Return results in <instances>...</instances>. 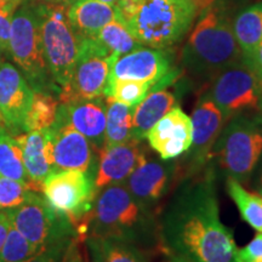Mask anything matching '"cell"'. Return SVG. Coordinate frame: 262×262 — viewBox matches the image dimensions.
I'll use <instances>...</instances> for the list:
<instances>
[{
    "mask_svg": "<svg viewBox=\"0 0 262 262\" xmlns=\"http://www.w3.org/2000/svg\"><path fill=\"white\" fill-rule=\"evenodd\" d=\"M258 111H260L262 114V90H261V95H260V101H258Z\"/></svg>",
    "mask_w": 262,
    "mask_h": 262,
    "instance_id": "obj_44",
    "label": "cell"
},
{
    "mask_svg": "<svg viewBox=\"0 0 262 262\" xmlns=\"http://www.w3.org/2000/svg\"><path fill=\"white\" fill-rule=\"evenodd\" d=\"M48 2H58V3H64V4L71 5L72 3H74L75 0H48Z\"/></svg>",
    "mask_w": 262,
    "mask_h": 262,
    "instance_id": "obj_43",
    "label": "cell"
},
{
    "mask_svg": "<svg viewBox=\"0 0 262 262\" xmlns=\"http://www.w3.org/2000/svg\"><path fill=\"white\" fill-rule=\"evenodd\" d=\"M182 68L199 80H214L226 68L242 61L232 21L224 10L205 9L180 56Z\"/></svg>",
    "mask_w": 262,
    "mask_h": 262,
    "instance_id": "obj_4",
    "label": "cell"
},
{
    "mask_svg": "<svg viewBox=\"0 0 262 262\" xmlns=\"http://www.w3.org/2000/svg\"><path fill=\"white\" fill-rule=\"evenodd\" d=\"M33 5L37 12L49 72L62 90L72 79L81 39L73 31L68 19L70 5L58 2H42Z\"/></svg>",
    "mask_w": 262,
    "mask_h": 262,
    "instance_id": "obj_5",
    "label": "cell"
},
{
    "mask_svg": "<svg viewBox=\"0 0 262 262\" xmlns=\"http://www.w3.org/2000/svg\"><path fill=\"white\" fill-rule=\"evenodd\" d=\"M98 164L94 178L95 189L124 183L134 170L145 162L146 148L142 141L130 139L119 145L102 147L98 150Z\"/></svg>",
    "mask_w": 262,
    "mask_h": 262,
    "instance_id": "obj_15",
    "label": "cell"
},
{
    "mask_svg": "<svg viewBox=\"0 0 262 262\" xmlns=\"http://www.w3.org/2000/svg\"><path fill=\"white\" fill-rule=\"evenodd\" d=\"M153 84L147 81L108 79V84L103 97L112 98L118 102L135 107L152 90Z\"/></svg>",
    "mask_w": 262,
    "mask_h": 262,
    "instance_id": "obj_30",
    "label": "cell"
},
{
    "mask_svg": "<svg viewBox=\"0 0 262 262\" xmlns=\"http://www.w3.org/2000/svg\"><path fill=\"white\" fill-rule=\"evenodd\" d=\"M232 27L242 51V61H247L262 42V3L239 12L232 22Z\"/></svg>",
    "mask_w": 262,
    "mask_h": 262,
    "instance_id": "obj_23",
    "label": "cell"
},
{
    "mask_svg": "<svg viewBox=\"0 0 262 262\" xmlns=\"http://www.w3.org/2000/svg\"><path fill=\"white\" fill-rule=\"evenodd\" d=\"M262 83L243 61L226 68L206 93L221 111L225 122L250 111H258Z\"/></svg>",
    "mask_w": 262,
    "mask_h": 262,
    "instance_id": "obj_11",
    "label": "cell"
},
{
    "mask_svg": "<svg viewBox=\"0 0 262 262\" xmlns=\"http://www.w3.org/2000/svg\"><path fill=\"white\" fill-rule=\"evenodd\" d=\"M2 54H3V49L0 47V57H2Z\"/></svg>",
    "mask_w": 262,
    "mask_h": 262,
    "instance_id": "obj_46",
    "label": "cell"
},
{
    "mask_svg": "<svg viewBox=\"0 0 262 262\" xmlns=\"http://www.w3.org/2000/svg\"><path fill=\"white\" fill-rule=\"evenodd\" d=\"M226 189L237 205L242 219L255 231L262 232V194L248 191L233 178H227Z\"/></svg>",
    "mask_w": 262,
    "mask_h": 262,
    "instance_id": "obj_26",
    "label": "cell"
},
{
    "mask_svg": "<svg viewBox=\"0 0 262 262\" xmlns=\"http://www.w3.org/2000/svg\"><path fill=\"white\" fill-rule=\"evenodd\" d=\"M178 175V164L171 160L147 159L126 179L131 195L155 212L160 202L168 195Z\"/></svg>",
    "mask_w": 262,
    "mask_h": 262,
    "instance_id": "obj_13",
    "label": "cell"
},
{
    "mask_svg": "<svg viewBox=\"0 0 262 262\" xmlns=\"http://www.w3.org/2000/svg\"><path fill=\"white\" fill-rule=\"evenodd\" d=\"M21 5V0H0V10L12 16Z\"/></svg>",
    "mask_w": 262,
    "mask_h": 262,
    "instance_id": "obj_39",
    "label": "cell"
},
{
    "mask_svg": "<svg viewBox=\"0 0 262 262\" xmlns=\"http://www.w3.org/2000/svg\"><path fill=\"white\" fill-rule=\"evenodd\" d=\"M33 95L31 85L15 66L0 63V119L10 133L24 131Z\"/></svg>",
    "mask_w": 262,
    "mask_h": 262,
    "instance_id": "obj_14",
    "label": "cell"
},
{
    "mask_svg": "<svg viewBox=\"0 0 262 262\" xmlns=\"http://www.w3.org/2000/svg\"><path fill=\"white\" fill-rule=\"evenodd\" d=\"M94 172L62 170L52 172L42 183V194L51 208L70 219L78 238H86L90 211L96 189Z\"/></svg>",
    "mask_w": 262,
    "mask_h": 262,
    "instance_id": "obj_9",
    "label": "cell"
},
{
    "mask_svg": "<svg viewBox=\"0 0 262 262\" xmlns=\"http://www.w3.org/2000/svg\"><path fill=\"white\" fill-rule=\"evenodd\" d=\"M54 142L55 172L62 170H80L93 172L94 146L57 114L50 127Z\"/></svg>",
    "mask_w": 262,
    "mask_h": 262,
    "instance_id": "obj_18",
    "label": "cell"
},
{
    "mask_svg": "<svg viewBox=\"0 0 262 262\" xmlns=\"http://www.w3.org/2000/svg\"><path fill=\"white\" fill-rule=\"evenodd\" d=\"M22 4H37V3L48 2V0H21Z\"/></svg>",
    "mask_w": 262,
    "mask_h": 262,
    "instance_id": "obj_41",
    "label": "cell"
},
{
    "mask_svg": "<svg viewBox=\"0 0 262 262\" xmlns=\"http://www.w3.org/2000/svg\"><path fill=\"white\" fill-rule=\"evenodd\" d=\"M235 262H262V232L244 248L238 249Z\"/></svg>",
    "mask_w": 262,
    "mask_h": 262,
    "instance_id": "obj_33",
    "label": "cell"
},
{
    "mask_svg": "<svg viewBox=\"0 0 262 262\" xmlns=\"http://www.w3.org/2000/svg\"><path fill=\"white\" fill-rule=\"evenodd\" d=\"M116 9L137 41L166 50L187 34L198 5L195 0H119Z\"/></svg>",
    "mask_w": 262,
    "mask_h": 262,
    "instance_id": "obj_3",
    "label": "cell"
},
{
    "mask_svg": "<svg viewBox=\"0 0 262 262\" xmlns=\"http://www.w3.org/2000/svg\"><path fill=\"white\" fill-rule=\"evenodd\" d=\"M94 38L111 54L117 56H123L143 47L133 37L126 26L120 19H118V17L104 26Z\"/></svg>",
    "mask_w": 262,
    "mask_h": 262,
    "instance_id": "obj_29",
    "label": "cell"
},
{
    "mask_svg": "<svg viewBox=\"0 0 262 262\" xmlns=\"http://www.w3.org/2000/svg\"><path fill=\"white\" fill-rule=\"evenodd\" d=\"M10 227H11V222H10L8 212L6 210H0V251H2L5 239L8 237Z\"/></svg>",
    "mask_w": 262,
    "mask_h": 262,
    "instance_id": "obj_38",
    "label": "cell"
},
{
    "mask_svg": "<svg viewBox=\"0 0 262 262\" xmlns=\"http://www.w3.org/2000/svg\"><path fill=\"white\" fill-rule=\"evenodd\" d=\"M245 64L254 72L258 80L262 83V42L256 48L251 57L247 61H243Z\"/></svg>",
    "mask_w": 262,
    "mask_h": 262,
    "instance_id": "obj_37",
    "label": "cell"
},
{
    "mask_svg": "<svg viewBox=\"0 0 262 262\" xmlns=\"http://www.w3.org/2000/svg\"><path fill=\"white\" fill-rule=\"evenodd\" d=\"M98 2H102V3H104V4H110V5L116 6L117 3L119 2V0H98Z\"/></svg>",
    "mask_w": 262,
    "mask_h": 262,
    "instance_id": "obj_42",
    "label": "cell"
},
{
    "mask_svg": "<svg viewBox=\"0 0 262 262\" xmlns=\"http://www.w3.org/2000/svg\"><path fill=\"white\" fill-rule=\"evenodd\" d=\"M84 242H81L80 239L75 238L68 244V247L66 248L63 255H62L60 262H88L83 254V247Z\"/></svg>",
    "mask_w": 262,
    "mask_h": 262,
    "instance_id": "obj_35",
    "label": "cell"
},
{
    "mask_svg": "<svg viewBox=\"0 0 262 262\" xmlns=\"http://www.w3.org/2000/svg\"><path fill=\"white\" fill-rule=\"evenodd\" d=\"M91 262H148L145 251L116 238L86 237Z\"/></svg>",
    "mask_w": 262,
    "mask_h": 262,
    "instance_id": "obj_24",
    "label": "cell"
},
{
    "mask_svg": "<svg viewBox=\"0 0 262 262\" xmlns=\"http://www.w3.org/2000/svg\"><path fill=\"white\" fill-rule=\"evenodd\" d=\"M88 237L120 239L143 251L160 244L156 214L131 195L125 183L107 186L96 192Z\"/></svg>",
    "mask_w": 262,
    "mask_h": 262,
    "instance_id": "obj_2",
    "label": "cell"
},
{
    "mask_svg": "<svg viewBox=\"0 0 262 262\" xmlns=\"http://www.w3.org/2000/svg\"><path fill=\"white\" fill-rule=\"evenodd\" d=\"M6 212L12 227L38 251L70 244L74 238H78L70 219L51 208L41 192L29 189L26 201Z\"/></svg>",
    "mask_w": 262,
    "mask_h": 262,
    "instance_id": "obj_8",
    "label": "cell"
},
{
    "mask_svg": "<svg viewBox=\"0 0 262 262\" xmlns=\"http://www.w3.org/2000/svg\"><path fill=\"white\" fill-rule=\"evenodd\" d=\"M118 57L95 38L81 39L72 79L58 95L60 103L103 97L111 68Z\"/></svg>",
    "mask_w": 262,
    "mask_h": 262,
    "instance_id": "obj_10",
    "label": "cell"
},
{
    "mask_svg": "<svg viewBox=\"0 0 262 262\" xmlns=\"http://www.w3.org/2000/svg\"><path fill=\"white\" fill-rule=\"evenodd\" d=\"M38 250L11 226L0 251V262H26Z\"/></svg>",
    "mask_w": 262,
    "mask_h": 262,
    "instance_id": "obj_31",
    "label": "cell"
},
{
    "mask_svg": "<svg viewBox=\"0 0 262 262\" xmlns=\"http://www.w3.org/2000/svg\"><path fill=\"white\" fill-rule=\"evenodd\" d=\"M106 98V136L103 147L119 145L131 139L134 107Z\"/></svg>",
    "mask_w": 262,
    "mask_h": 262,
    "instance_id": "obj_25",
    "label": "cell"
},
{
    "mask_svg": "<svg viewBox=\"0 0 262 262\" xmlns=\"http://www.w3.org/2000/svg\"><path fill=\"white\" fill-rule=\"evenodd\" d=\"M260 183H261V187H262V172H261V176H260Z\"/></svg>",
    "mask_w": 262,
    "mask_h": 262,
    "instance_id": "obj_45",
    "label": "cell"
},
{
    "mask_svg": "<svg viewBox=\"0 0 262 262\" xmlns=\"http://www.w3.org/2000/svg\"><path fill=\"white\" fill-rule=\"evenodd\" d=\"M176 94L166 89L150 91L139 104L134 107L131 139L142 141L146 139L147 133L160 118L178 104Z\"/></svg>",
    "mask_w": 262,
    "mask_h": 262,
    "instance_id": "obj_22",
    "label": "cell"
},
{
    "mask_svg": "<svg viewBox=\"0 0 262 262\" xmlns=\"http://www.w3.org/2000/svg\"><path fill=\"white\" fill-rule=\"evenodd\" d=\"M262 156V114H238L229 119L211 150L228 178L245 182Z\"/></svg>",
    "mask_w": 262,
    "mask_h": 262,
    "instance_id": "obj_6",
    "label": "cell"
},
{
    "mask_svg": "<svg viewBox=\"0 0 262 262\" xmlns=\"http://www.w3.org/2000/svg\"><path fill=\"white\" fill-rule=\"evenodd\" d=\"M29 187L25 182L0 175V210H10L26 201Z\"/></svg>",
    "mask_w": 262,
    "mask_h": 262,
    "instance_id": "obj_32",
    "label": "cell"
},
{
    "mask_svg": "<svg viewBox=\"0 0 262 262\" xmlns=\"http://www.w3.org/2000/svg\"><path fill=\"white\" fill-rule=\"evenodd\" d=\"M67 247L68 244L42 249V250L38 251L37 254L33 255L32 257H29L26 262H60L62 255H63Z\"/></svg>",
    "mask_w": 262,
    "mask_h": 262,
    "instance_id": "obj_34",
    "label": "cell"
},
{
    "mask_svg": "<svg viewBox=\"0 0 262 262\" xmlns=\"http://www.w3.org/2000/svg\"><path fill=\"white\" fill-rule=\"evenodd\" d=\"M172 70V56L168 50L142 47L118 57L108 79L147 81L155 86Z\"/></svg>",
    "mask_w": 262,
    "mask_h": 262,
    "instance_id": "obj_16",
    "label": "cell"
},
{
    "mask_svg": "<svg viewBox=\"0 0 262 262\" xmlns=\"http://www.w3.org/2000/svg\"><path fill=\"white\" fill-rule=\"evenodd\" d=\"M68 19L80 39L94 38L104 26L118 17L116 6L98 0H75L67 11Z\"/></svg>",
    "mask_w": 262,
    "mask_h": 262,
    "instance_id": "obj_21",
    "label": "cell"
},
{
    "mask_svg": "<svg viewBox=\"0 0 262 262\" xmlns=\"http://www.w3.org/2000/svg\"><path fill=\"white\" fill-rule=\"evenodd\" d=\"M58 106L60 100L56 95L34 91L31 107L25 120V133L51 127L56 120Z\"/></svg>",
    "mask_w": 262,
    "mask_h": 262,
    "instance_id": "obj_28",
    "label": "cell"
},
{
    "mask_svg": "<svg viewBox=\"0 0 262 262\" xmlns=\"http://www.w3.org/2000/svg\"><path fill=\"white\" fill-rule=\"evenodd\" d=\"M11 21L12 15L6 14L0 10V47L3 49V52L8 55L10 37H11Z\"/></svg>",
    "mask_w": 262,
    "mask_h": 262,
    "instance_id": "obj_36",
    "label": "cell"
},
{
    "mask_svg": "<svg viewBox=\"0 0 262 262\" xmlns=\"http://www.w3.org/2000/svg\"><path fill=\"white\" fill-rule=\"evenodd\" d=\"M146 139L162 160H172L189 149L193 139L191 117L180 106L173 107L150 127Z\"/></svg>",
    "mask_w": 262,
    "mask_h": 262,
    "instance_id": "obj_17",
    "label": "cell"
},
{
    "mask_svg": "<svg viewBox=\"0 0 262 262\" xmlns=\"http://www.w3.org/2000/svg\"><path fill=\"white\" fill-rule=\"evenodd\" d=\"M165 255H166V257H168L169 262H193L191 260H188V258L180 256V255H176L172 253H165Z\"/></svg>",
    "mask_w": 262,
    "mask_h": 262,
    "instance_id": "obj_40",
    "label": "cell"
},
{
    "mask_svg": "<svg viewBox=\"0 0 262 262\" xmlns=\"http://www.w3.org/2000/svg\"><path fill=\"white\" fill-rule=\"evenodd\" d=\"M191 120L193 139L186 156V168L187 171L195 173L208 163L211 150L225 127L226 122L221 111L206 94L203 95L195 104Z\"/></svg>",
    "mask_w": 262,
    "mask_h": 262,
    "instance_id": "obj_12",
    "label": "cell"
},
{
    "mask_svg": "<svg viewBox=\"0 0 262 262\" xmlns=\"http://www.w3.org/2000/svg\"><path fill=\"white\" fill-rule=\"evenodd\" d=\"M160 245L193 262H235L233 232L222 224L212 171L183 181L158 220Z\"/></svg>",
    "mask_w": 262,
    "mask_h": 262,
    "instance_id": "obj_1",
    "label": "cell"
},
{
    "mask_svg": "<svg viewBox=\"0 0 262 262\" xmlns=\"http://www.w3.org/2000/svg\"><path fill=\"white\" fill-rule=\"evenodd\" d=\"M0 175L17 180L28 186V176L24 164V155L16 136L0 125Z\"/></svg>",
    "mask_w": 262,
    "mask_h": 262,
    "instance_id": "obj_27",
    "label": "cell"
},
{
    "mask_svg": "<svg viewBox=\"0 0 262 262\" xmlns=\"http://www.w3.org/2000/svg\"><path fill=\"white\" fill-rule=\"evenodd\" d=\"M16 139L22 148L28 187L32 191L41 192L42 183L50 173L55 172L54 142L50 127L18 134Z\"/></svg>",
    "mask_w": 262,
    "mask_h": 262,
    "instance_id": "obj_19",
    "label": "cell"
},
{
    "mask_svg": "<svg viewBox=\"0 0 262 262\" xmlns=\"http://www.w3.org/2000/svg\"><path fill=\"white\" fill-rule=\"evenodd\" d=\"M9 56L18 66L33 91L58 97L61 89L52 79L45 61L37 12L33 4H22L12 16Z\"/></svg>",
    "mask_w": 262,
    "mask_h": 262,
    "instance_id": "obj_7",
    "label": "cell"
},
{
    "mask_svg": "<svg viewBox=\"0 0 262 262\" xmlns=\"http://www.w3.org/2000/svg\"><path fill=\"white\" fill-rule=\"evenodd\" d=\"M106 98L96 97L60 103L57 114L86 137L98 152L106 136Z\"/></svg>",
    "mask_w": 262,
    "mask_h": 262,
    "instance_id": "obj_20",
    "label": "cell"
}]
</instances>
